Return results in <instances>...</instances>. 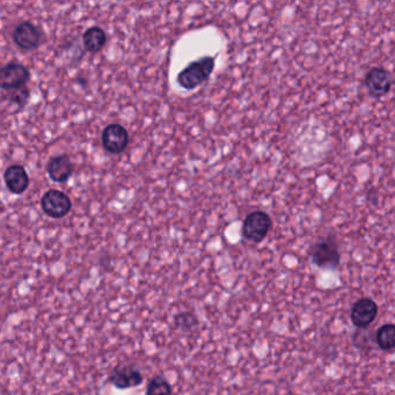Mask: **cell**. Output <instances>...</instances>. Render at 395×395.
Instances as JSON below:
<instances>
[{"instance_id": "cell-1", "label": "cell", "mask_w": 395, "mask_h": 395, "mask_svg": "<svg viewBox=\"0 0 395 395\" xmlns=\"http://www.w3.org/2000/svg\"><path fill=\"white\" fill-rule=\"evenodd\" d=\"M216 65V58L204 56L196 61L192 62L179 72L176 81L181 87L192 91L209 80Z\"/></svg>"}, {"instance_id": "cell-2", "label": "cell", "mask_w": 395, "mask_h": 395, "mask_svg": "<svg viewBox=\"0 0 395 395\" xmlns=\"http://www.w3.org/2000/svg\"><path fill=\"white\" fill-rule=\"evenodd\" d=\"M310 255L312 262L317 267L322 269H336L341 260L338 239L333 234L321 238L312 245Z\"/></svg>"}, {"instance_id": "cell-3", "label": "cell", "mask_w": 395, "mask_h": 395, "mask_svg": "<svg viewBox=\"0 0 395 395\" xmlns=\"http://www.w3.org/2000/svg\"><path fill=\"white\" fill-rule=\"evenodd\" d=\"M271 227L273 220L271 216L264 211L257 210L247 215L246 218L243 220L241 232L243 238L250 243H260L266 239Z\"/></svg>"}, {"instance_id": "cell-4", "label": "cell", "mask_w": 395, "mask_h": 395, "mask_svg": "<svg viewBox=\"0 0 395 395\" xmlns=\"http://www.w3.org/2000/svg\"><path fill=\"white\" fill-rule=\"evenodd\" d=\"M43 213L51 218H63L71 211L72 202L70 197L61 190H48L41 199Z\"/></svg>"}, {"instance_id": "cell-5", "label": "cell", "mask_w": 395, "mask_h": 395, "mask_svg": "<svg viewBox=\"0 0 395 395\" xmlns=\"http://www.w3.org/2000/svg\"><path fill=\"white\" fill-rule=\"evenodd\" d=\"M101 141L107 152L121 155L129 145L128 130L119 123L107 125L102 131Z\"/></svg>"}, {"instance_id": "cell-6", "label": "cell", "mask_w": 395, "mask_h": 395, "mask_svg": "<svg viewBox=\"0 0 395 395\" xmlns=\"http://www.w3.org/2000/svg\"><path fill=\"white\" fill-rule=\"evenodd\" d=\"M364 84L372 98H382L392 88V76L386 69L380 66L372 68L365 76Z\"/></svg>"}, {"instance_id": "cell-7", "label": "cell", "mask_w": 395, "mask_h": 395, "mask_svg": "<svg viewBox=\"0 0 395 395\" xmlns=\"http://www.w3.org/2000/svg\"><path fill=\"white\" fill-rule=\"evenodd\" d=\"M31 78V73L24 65L19 63H10L0 68V89L10 91L14 88L26 86Z\"/></svg>"}, {"instance_id": "cell-8", "label": "cell", "mask_w": 395, "mask_h": 395, "mask_svg": "<svg viewBox=\"0 0 395 395\" xmlns=\"http://www.w3.org/2000/svg\"><path fill=\"white\" fill-rule=\"evenodd\" d=\"M14 43L21 50L31 51L38 49L42 41V33L35 24L24 21L17 24L13 31Z\"/></svg>"}, {"instance_id": "cell-9", "label": "cell", "mask_w": 395, "mask_h": 395, "mask_svg": "<svg viewBox=\"0 0 395 395\" xmlns=\"http://www.w3.org/2000/svg\"><path fill=\"white\" fill-rule=\"evenodd\" d=\"M377 315H378V306L375 301L370 298H361L352 306L350 317L352 324H355L356 327L363 329L368 328L375 320Z\"/></svg>"}, {"instance_id": "cell-10", "label": "cell", "mask_w": 395, "mask_h": 395, "mask_svg": "<svg viewBox=\"0 0 395 395\" xmlns=\"http://www.w3.org/2000/svg\"><path fill=\"white\" fill-rule=\"evenodd\" d=\"M109 382H112L116 389H131L142 384L143 375L134 365H125L113 370L112 375H109Z\"/></svg>"}, {"instance_id": "cell-11", "label": "cell", "mask_w": 395, "mask_h": 395, "mask_svg": "<svg viewBox=\"0 0 395 395\" xmlns=\"http://www.w3.org/2000/svg\"><path fill=\"white\" fill-rule=\"evenodd\" d=\"M3 180L7 189L15 195L24 194L29 187V176L26 169L20 165H12L7 167L3 174Z\"/></svg>"}, {"instance_id": "cell-12", "label": "cell", "mask_w": 395, "mask_h": 395, "mask_svg": "<svg viewBox=\"0 0 395 395\" xmlns=\"http://www.w3.org/2000/svg\"><path fill=\"white\" fill-rule=\"evenodd\" d=\"M47 172L55 182H66L73 173V166L66 155H61L49 160Z\"/></svg>"}, {"instance_id": "cell-13", "label": "cell", "mask_w": 395, "mask_h": 395, "mask_svg": "<svg viewBox=\"0 0 395 395\" xmlns=\"http://www.w3.org/2000/svg\"><path fill=\"white\" fill-rule=\"evenodd\" d=\"M82 42H84L86 50L89 51L92 54H96L99 51H101L107 42V36L103 29L100 27L88 28L82 35Z\"/></svg>"}, {"instance_id": "cell-14", "label": "cell", "mask_w": 395, "mask_h": 395, "mask_svg": "<svg viewBox=\"0 0 395 395\" xmlns=\"http://www.w3.org/2000/svg\"><path fill=\"white\" fill-rule=\"evenodd\" d=\"M375 341L379 348L385 352L395 347V326L393 324H382L375 334Z\"/></svg>"}, {"instance_id": "cell-15", "label": "cell", "mask_w": 395, "mask_h": 395, "mask_svg": "<svg viewBox=\"0 0 395 395\" xmlns=\"http://www.w3.org/2000/svg\"><path fill=\"white\" fill-rule=\"evenodd\" d=\"M146 395H172V386L164 377L158 375L150 380Z\"/></svg>"}, {"instance_id": "cell-16", "label": "cell", "mask_w": 395, "mask_h": 395, "mask_svg": "<svg viewBox=\"0 0 395 395\" xmlns=\"http://www.w3.org/2000/svg\"><path fill=\"white\" fill-rule=\"evenodd\" d=\"M175 327L182 331H192L199 324V319L193 312H181L174 317Z\"/></svg>"}, {"instance_id": "cell-17", "label": "cell", "mask_w": 395, "mask_h": 395, "mask_svg": "<svg viewBox=\"0 0 395 395\" xmlns=\"http://www.w3.org/2000/svg\"><path fill=\"white\" fill-rule=\"evenodd\" d=\"M5 98L12 103L19 106V107H24L27 103L28 99H29V89H28L27 86L10 89V91H7Z\"/></svg>"}]
</instances>
